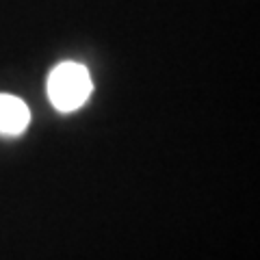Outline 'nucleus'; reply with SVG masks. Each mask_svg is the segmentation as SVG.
Instances as JSON below:
<instances>
[{
	"instance_id": "f03ea898",
	"label": "nucleus",
	"mask_w": 260,
	"mask_h": 260,
	"mask_svg": "<svg viewBox=\"0 0 260 260\" xmlns=\"http://www.w3.org/2000/svg\"><path fill=\"white\" fill-rule=\"evenodd\" d=\"M30 121V111L20 98L0 93V133L20 135L26 130Z\"/></svg>"
},
{
	"instance_id": "f257e3e1",
	"label": "nucleus",
	"mask_w": 260,
	"mask_h": 260,
	"mask_svg": "<svg viewBox=\"0 0 260 260\" xmlns=\"http://www.w3.org/2000/svg\"><path fill=\"white\" fill-rule=\"evenodd\" d=\"M91 76L85 65L68 61L61 63L48 76V98L52 107L61 113H70L80 109L91 95Z\"/></svg>"
}]
</instances>
